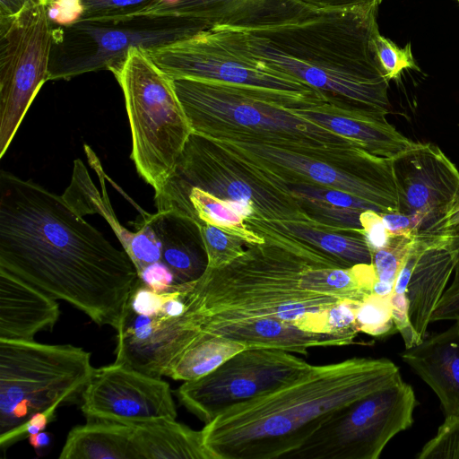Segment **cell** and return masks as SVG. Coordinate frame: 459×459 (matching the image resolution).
<instances>
[{
	"instance_id": "cell-27",
	"label": "cell",
	"mask_w": 459,
	"mask_h": 459,
	"mask_svg": "<svg viewBox=\"0 0 459 459\" xmlns=\"http://www.w3.org/2000/svg\"><path fill=\"white\" fill-rule=\"evenodd\" d=\"M262 221L272 229L314 246L349 267L372 264V252L361 234L329 230L301 221Z\"/></svg>"
},
{
	"instance_id": "cell-43",
	"label": "cell",
	"mask_w": 459,
	"mask_h": 459,
	"mask_svg": "<svg viewBox=\"0 0 459 459\" xmlns=\"http://www.w3.org/2000/svg\"><path fill=\"white\" fill-rule=\"evenodd\" d=\"M30 0H0V19L18 13Z\"/></svg>"
},
{
	"instance_id": "cell-36",
	"label": "cell",
	"mask_w": 459,
	"mask_h": 459,
	"mask_svg": "<svg viewBox=\"0 0 459 459\" xmlns=\"http://www.w3.org/2000/svg\"><path fill=\"white\" fill-rule=\"evenodd\" d=\"M417 459H459V415L446 416L437 434L416 455Z\"/></svg>"
},
{
	"instance_id": "cell-20",
	"label": "cell",
	"mask_w": 459,
	"mask_h": 459,
	"mask_svg": "<svg viewBox=\"0 0 459 459\" xmlns=\"http://www.w3.org/2000/svg\"><path fill=\"white\" fill-rule=\"evenodd\" d=\"M400 356L434 391L445 415H459V320Z\"/></svg>"
},
{
	"instance_id": "cell-34",
	"label": "cell",
	"mask_w": 459,
	"mask_h": 459,
	"mask_svg": "<svg viewBox=\"0 0 459 459\" xmlns=\"http://www.w3.org/2000/svg\"><path fill=\"white\" fill-rule=\"evenodd\" d=\"M290 191L298 196L313 199L324 204L360 211L371 210L380 214L383 211L376 204L361 199L343 190L320 185H287Z\"/></svg>"
},
{
	"instance_id": "cell-10",
	"label": "cell",
	"mask_w": 459,
	"mask_h": 459,
	"mask_svg": "<svg viewBox=\"0 0 459 459\" xmlns=\"http://www.w3.org/2000/svg\"><path fill=\"white\" fill-rule=\"evenodd\" d=\"M412 387L402 377L333 411L286 458L377 459L388 442L413 423Z\"/></svg>"
},
{
	"instance_id": "cell-15",
	"label": "cell",
	"mask_w": 459,
	"mask_h": 459,
	"mask_svg": "<svg viewBox=\"0 0 459 459\" xmlns=\"http://www.w3.org/2000/svg\"><path fill=\"white\" fill-rule=\"evenodd\" d=\"M313 365L292 352L246 349L175 391L190 412L205 424L226 409L271 393L304 375Z\"/></svg>"
},
{
	"instance_id": "cell-18",
	"label": "cell",
	"mask_w": 459,
	"mask_h": 459,
	"mask_svg": "<svg viewBox=\"0 0 459 459\" xmlns=\"http://www.w3.org/2000/svg\"><path fill=\"white\" fill-rule=\"evenodd\" d=\"M313 11L294 0H170L152 3L126 20L173 18L244 30L286 23Z\"/></svg>"
},
{
	"instance_id": "cell-35",
	"label": "cell",
	"mask_w": 459,
	"mask_h": 459,
	"mask_svg": "<svg viewBox=\"0 0 459 459\" xmlns=\"http://www.w3.org/2000/svg\"><path fill=\"white\" fill-rule=\"evenodd\" d=\"M374 45L377 61L389 81L399 80L404 69L419 70L411 43L401 48L379 32L375 37Z\"/></svg>"
},
{
	"instance_id": "cell-44",
	"label": "cell",
	"mask_w": 459,
	"mask_h": 459,
	"mask_svg": "<svg viewBox=\"0 0 459 459\" xmlns=\"http://www.w3.org/2000/svg\"><path fill=\"white\" fill-rule=\"evenodd\" d=\"M28 439L30 445L35 449L37 453L42 452L43 449L48 447L51 442V437L49 433L45 431L29 435Z\"/></svg>"
},
{
	"instance_id": "cell-17",
	"label": "cell",
	"mask_w": 459,
	"mask_h": 459,
	"mask_svg": "<svg viewBox=\"0 0 459 459\" xmlns=\"http://www.w3.org/2000/svg\"><path fill=\"white\" fill-rule=\"evenodd\" d=\"M79 403L87 420L138 426L177 418L168 382L115 362L94 368Z\"/></svg>"
},
{
	"instance_id": "cell-41",
	"label": "cell",
	"mask_w": 459,
	"mask_h": 459,
	"mask_svg": "<svg viewBox=\"0 0 459 459\" xmlns=\"http://www.w3.org/2000/svg\"><path fill=\"white\" fill-rule=\"evenodd\" d=\"M57 408L52 407L33 414L24 426L15 434L13 443L28 437L29 435L45 430L47 426L55 419Z\"/></svg>"
},
{
	"instance_id": "cell-5",
	"label": "cell",
	"mask_w": 459,
	"mask_h": 459,
	"mask_svg": "<svg viewBox=\"0 0 459 459\" xmlns=\"http://www.w3.org/2000/svg\"><path fill=\"white\" fill-rule=\"evenodd\" d=\"M194 133L212 140L263 143L376 174L393 160L299 116V108L328 102L319 93H291L193 79H174Z\"/></svg>"
},
{
	"instance_id": "cell-12",
	"label": "cell",
	"mask_w": 459,
	"mask_h": 459,
	"mask_svg": "<svg viewBox=\"0 0 459 459\" xmlns=\"http://www.w3.org/2000/svg\"><path fill=\"white\" fill-rule=\"evenodd\" d=\"M146 52L173 80L193 79L283 92L318 93L255 57L246 48L239 32L231 28L203 30Z\"/></svg>"
},
{
	"instance_id": "cell-16",
	"label": "cell",
	"mask_w": 459,
	"mask_h": 459,
	"mask_svg": "<svg viewBox=\"0 0 459 459\" xmlns=\"http://www.w3.org/2000/svg\"><path fill=\"white\" fill-rule=\"evenodd\" d=\"M217 141L239 158L276 176L285 185H320L351 193L378 206L399 212L394 174L357 171L323 159L263 143Z\"/></svg>"
},
{
	"instance_id": "cell-31",
	"label": "cell",
	"mask_w": 459,
	"mask_h": 459,
	"mask_svg": "<svg viewBox=\"0 0 459 459\" xmlns=\"http://www.w3.org/2000/svg\"><path fill=\"white\" fill-rule=\"evenodd\" d=\"M207 255V268H221L240 256L247 244L240 238L208 223H196Z\"/></svg>"
},
{
	"instance_id": "cell-14",
	"label": "cell",
	"mask_w": 459,
	"mask_h": 459,
	"mask_svg": "<svg viewBox=\"0 0 459 459\" xmlns=\"http://www.w3.org/2000/svg\"><path fill=\"white\" fill-rule=\"evenodd\" d=\"M399 212L429 247L449 244L459 231V170L436 144L416 143L393 160Z\"/></svg>"
},
{
	"instance_id": "cell-47",
	"label": "cell",
	"mask_w": 459,
	"mask_h": 459,
	"mask_svg": "<svg viewBox=\"0 0 459 459\" xmlns=\"http://www.w3.org/2000/svg\"><path fill=\"white\" fill-rule=\"evenodd\" d=\"M459 232V231H458Z\"/></svg>"
},
{
	"instance_id": "cell-3",
	"label": "cell",
	"mask_w": 459,
	"mask_h": 459,
	"mask_svg": "<svg viewBox=\"0 0 459 459\" xmlns=\"http://www.w3.org/2000/svg\"><path fill=\"white\" fill-rule=\"evenodd\" d=\"M377 13L313 11L279 25L235 30L266 65L299 80L331 104L387 122L390 81L375 50Z\"/></svg>"
},
{
	"instance_id": "cell-9",
	"label": "cell",
	"mask_w": 459,
	"mask_h": 459,
	"mask_svg": "<svg viewBox=\"0 0 459 459\" xmlns=\"http://www.w3.org/2000/svg\"><path fill=\"white\" fill-rule=\"evenodd\" d=\"M188 286L174 283L155 291L137 279L117 329L115 363L153 377L166 376L198 334L187 311Z\"/></svg>"
},
{
	"instance_id": "cell-37",
	"label": "cell",
	"mask_w": 459,
	"mask_h": 459,
	"mask_svg": "<svg viewBox=\"0 0 459 459\" xmlns=\"http://www.w3.org/2000/svg\"><path fill=\"white\" fill-rule=\"evenodd\" d=\"M360 222L364 238L372 253L389 243L391 236L383 223L380 213L371 210L364 211L360 214Z\"/></svg>"
},
{
	"instance_id": "cell-30",
	"label": "cell",
	"mask_w": 459,
	"mask_h": 459,
	"mask_svg": "<svg viewBox=\"0 0 459 459\" xmlns=\"http://www.w3.org/2000/svg\"><path fill=\"white\" fill-rule=\"evenodd\" d=\"M298 196V195H296ZM309 224L333 231L363 234L360 214L364 211L338 207L298 196Z\"/></svg>"
},
{
	"instance_id": "cell-38",
	"label": "cell",
	"mask_w": 459,
	"mask_h": 459,
	"mask_svg": "<svg viewBox=\"0 0 459 459\" xmlns=\"http://www.w3.org/2000/svg\"><path fill=\"white\" fill-rule=\"evenodd\" d=\"M47 9L51 23L59 26L78 22L83 13L82 0H48Z\"/></svg>"
},
{
	"instance_id": "cell-24",
	"label": "cell",
	"mask_w": 459,
	"mask_h": 459,
	"mask_svg": "<svg viewBox=\"0 0 459 459\" xmlns=\"http://www.w3.org/2000/svg\"><path fill=\"white\" fill-rule=\"evenodd\" d=\"M455 265V254L446 244L424 249L413 267L406 289L408 316L422 340Z\"/></svg>"
},
{
	"instance_id": "cell-19",
	"label": "cell",
	"mask_w": 459,
	"mask_h": 459,
	"mask_svg": "<svg viewBox=\"0 0 459 459\" xmlns=\"http://www.w3.org/2000/svg\"><path fill=\"white\" fill-rule=\"evenodd\" d=\"M63 196L82 216L99 213L105 218L134 263L138 275L146 267L160 262L161 244L149 213L143 212L142 218L135 221L134 232L124 228L113 212L105 186L100 195L81 160L74 161L72 181Z\"/></svg>"
},
{
	"instance_id": "cell-28",
	"label": "cell",
	"mask_w": 459,
	"mask_h": 459,
	"mask_svg": "<svg viewBox=\"0 0 459 459\" xmlns=\"http://www.w3.org/2000/svg\"><path fill=\"white\" fill-rule=\"evenodd\" d=\"M246 349L244 344L222 336L199 333L170 365L166 377L183 381L196 379Z\"/></svg>"
},
{
	"instance_id": "cell-32",
	"label": "cell",
	"mask_w": 459,
	"mask_h": 459,
	"mask_svg": "<svg viewBox=\"0 0 459 459\" xmlns=\"http://www.w3.org/2000/svg\"><path fill=\"white\" fill-rule=\"evenodd\" d=\"M359 332L384 338L397 332L392 316L391 295L373 293L359 307L356 316Z\"/></svg>"
},
{
	"instance_id": "cell-40",
	"label": "cell",
	"mask_w": 459,
	"mask_h": 459,
	"mask_svg": "<svg viewBox=\"0 0 459 459\" xmlns=\"http://www.w3.org/2000/svg\"><path fill=\"white\" fill-rule=\"evenodd\" d=\"M139 279L155 291H162L174 284V276L169 269L161 262L146 267L139 275Z\"/></svg>"
},
{
	"instance_id": "cell-8",
	"label": "cell",
	"mask_w": 459,
	"mask_h": 459,
	"mask_svg": "<svg viewBox=\"0 0 459 459\" xmlns=\"http://www.w3.org/2000/svg\"><path fill=\"white\" fill-rule=\"evenodd\" d=\"M163 185L196 187L239 203L253 211L250 219L310 222L299 197L276 176L194 132Z\"/></svg>"
},
{
	"instance_id": "cell-13",
	"label": "cell",
	"mask_w": 459,
	"mask_h": 459,
	"mask_svg": "<svg viewBox=\"0 0 459 459\" xmlns=\"http://www.w3.org/2000/svg\"><path fill=\"white\" fill-rule=\"evenodd\" d=\"M48 0H30L0 19V158L43 84L49 80L54 28Z\"/></svg>"
},
{
	"instance_id": "cell-25",
	"label": "cell",
	"mask_w": 459,
	"mask_h": 459,
	"mask_svg": "<svg viewBox=\"0 0 459 459\" xmlns=\"http://www.w3.org/2000/svg\"><path fill=\"white\" fill-rule=\"evenodd\" d=\"M136 459H212L202 430L170 420L134 426Z\"/></svg>"
},
{
	"instance_id": "cell-4",
	"label": "cell",
	"mask_w": 459,
	"mask_h": 459,
	"mask_svg": "<svg viewBox=\"0 0 459 459\" xmlns=\"http://www.w3.org/2000/svg\"><path fill=\"white\" fill-rule=\"evenodd\" d=\"M400 377L385 358L312 366L296 380L223 411L203 428L204 445L212 459L286 458L333 411Z\"/></svg>"
},
{
	"instance_id": "cell-46",
	"label": "cell",
	"mask_w": 459,
	"mask_h": 459,
	"mask_svg": "<svg viewBox=\"0 0 459 459\" xmlns=\"http://www.w3.org/2000/svg\"><path fill=\"white\" fill-rule=\"evenodd\" d=\"M457 2L459 3V0H457Z\"/></svg>"
},
{
	"instance_id": "cell-21",
	"label": "cell",
	"mask_w": 459,
	"mask_h": 459,
	"mask_svg": "<svg viewBox=\"0 0 459 459\" xmlns=\"http://www.w3.org/2000/svg\"><path fill=\"white\" fill-rule=\"evenodd\" d=\"M60 315L56 299L0 268V339L33 340Z\"/></svg>"
},
{
	"instance_id": "cell-26",
	"label": "cell",
	"mask_w": 459,
	"mask_h": 459,
	"mask_svg": "<svg viewBox=\"0 0 459 459\" xmlns=\"http://www.w3.org/2000/svg\"><path fill=\"white\" fill-rule=\"evenodd\" d=\"M134 426L87 420L67 435L60 459H136Z\"/></svg>"
},
{
	"instance_id": "cell-45",
	"label": "cell",
	"mask_w": 459,
	"mask_h": 459,
	"mask_svg": "<svg viewBox=\"0 0 459 459\" xmlns=\"http://www.w3.org/2000/svg\"><path fill=\"white\" fill-rule=\"evenodd\" d=\"M449 247L455 254L456 265L455 270H459V232L451 238Z\"/></svg>"
},
{
	"instance_id": "cell-23",
	"label": "cell",
	"mask_w": 459,
	"mask_h": 459,
	"mask_svg": "<svg viewBox=\"0 0 459 459\" xmlns=\"http://www.w3.org/2000/svg\"><path fill=\"white\" fill-rule=\"evenodd\" d=\"M149 219L161 244L160 262L172 273L174 283L198 280L208 259L197 224L172 211H157Z\"/></svg>"
},
{
	"instance_id": "cell-2",
	"label": "cell",
	"mask_w": 459,
	"mask_h": 459,
	"mask_svg": "<svg viewBox=\"0 0 459 459\" xmlns=\"http://www.w3.org/2000/svg\"><path fill=\"white\" fill-rule=\"evenodd\" d=\"M0 268L117 329L137 270L63 196L0 172Z\"/></svg>"
},
{
	"instance_id": "cell-39",
	"label": "cell",
	"mask_w": 459,
	"mask_h": 459,
	"mask_svg": "<svg viewBox=\"0 0 459 459\" xmlns=\"http://www.w3.org/2000/svg\"><path fill=\"white\" fill-rule=\"evenodd\" d=\"M316 11H352L377 9L383 0H294Z\"/></svg>"
},
{
	"instance_id": "cell-7",
	"label": "cell",
	"mask_w": 459,
	"mask_h": 459,
	"mask_svg": "<svg viewBox=\"0 0 459 459\" xmlns=\"http://www.w3.org/2000/svg\"><path fill=\"white\" fill-rule=\"evenodd\" d=\"M124 93L138 174L159 190L193 133L177 95L174 80L142 48L109 69Z\"/></svg>"
},
{
	"instance_id": "cell-22",
	"label": "cell",
	"mask_w": 459,
	"mask_h": 459,
	"mask_svg": "<svg viewBox=\"0 0 459 459\" xmlns=\"http://www.w3.org/2000/svg\"><path fill=\"white\" fill-rule=\"evenodd\" d=\"M295 112L334 134L359 143L376 156L394 160L416 143L388 121L382 122L329 102L299 108Z\"/></svg>"
},
{
	"instance_id": "cell-6",
	"label": "cell",
	"mask_w": 459,
	"mask_h": 459,
	"mask_svg": "<svg viewBox=\"0 0 459 459\" xmlns=\"http://www.w3.org/2000/svg\"><path fill=\"white\" fill-rule=\"evenodd\" d=\"M93 370L81 347L0 339L1 449L36 412L80 402Z\"/></svg>"
},
{
	"instance_id": "cell-33",
	"label": "cell",
	"mask_w": 459,
	"mask_h": 459,
	"mask_svg": "<svg viewBox=\"0 0 459 459\" xmlns=\"http://www.w3.org/2000/svg\"><path fill=\"white\" fill-rule=\"evenodd\" d=\"M169 1L170 0H82L83 13L79 22L124 21L152 3Z\"/></svg>"
},
{
	"instance_id": "cell-1",
	"label": "cell",
	"mask_w": 459,
	"mask_h": 459,
	"mask_svg": "<svg viewBox=\"0 0 459 459\" xmlns=\"http://www.w3.org/2000/svg\"><path fill=\"white\" fill-rule=\"evenodd\" d=\"M247 225L265 241L189 284L198 334L301 354L356 343L357 312L377 281L372 264L349 267L261 220Z\"/></svg>"
},
{
	"instance_id": "cell-11",
	"label": "cell",
	"mask_w": 459,
	"mask_h": 459,
	"mask_svg": "<svg viewBox=\"0 0 459 459\" xmlns=\"http://www.w3.org/2000/svg\"><path fill=\"white\" fill-rule=\"evenodd\" d=\"M206 29L210 28L192 21L148 17L59 26L54 29L49 80L109 71L134 48L147 50Z\"/></svg>"
},
{
	"instance_id": "cell-42",
	"label": "cell",
	"mask_w": 459,
	"mask_h": 459,
	"mask_svg": "<svg viewBox=\"0 0 459 459\" xmlns=\"http://www.w3.org/2000/svg\"><path fill=\"white\" fill-rule=\"evenodd\" d=\"M384 225L390 236L411 235V218L400 212H385L381 214Z\"/></svg>"
},
{
	"instance_id": "cell-29",
	"label": "cell",
	"mask_w": 459,
	"mask_h": 459,
	"mask_svg": "<svg viewBox=\"0 0 459 459\" xmlns=\"http://www.w3.org/2000/svg\"><path fill=\"white\" fill-rule=\"evenodd\" d=\"M414 243L415 238L411 235L392 236L385 247L372 253V265L377 277L373 293L391 295L398 272Z\"/></svg>"
}]
</instances>
